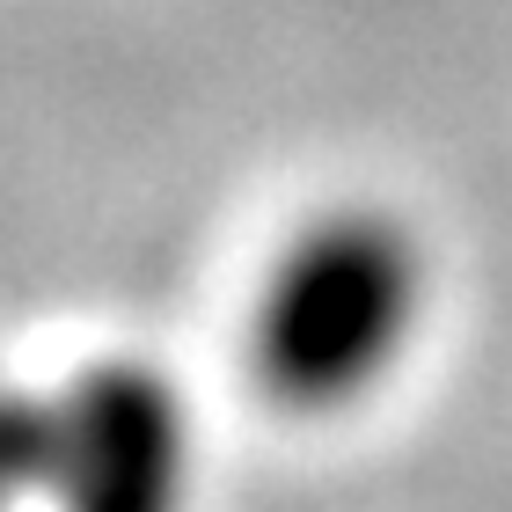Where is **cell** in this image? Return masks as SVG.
<instances>
[{
    "label": "cell",
    "instance_id": "obj_4",
    "mask_svg": "<svg viewBox=\"0 0 512 512\" xmlns=\"http://www.w3.org/2000/svg\"><path fill=\"white\" fill-rule=\"evenodd\" d=\"M0 512H15V505H0Z\"/></svg>",
    "mask_w": 512,
    "mask_h": 512
},
{
    "label": "cell",
    "instance_id": "obj_3",
    "mask_svg": "<svg viewBox=\"0 0 512 512\" xmlns=\"http://www.w3.org/2000/svg\"><path fill=\"white\" fill-rule=\"evenodd\" d=\"M66 461V388L0 381V505L52 498Z\"/></svg>",
    "mask_w": 512,
    "mask_h": 512
},
{
    "label": "cell",
    "instance_id": "obj_1",
    "mask_svg": "<svg viewBox=\"0 0 512 512\" xmlns=\"http://www.w3.org/2000/svg\"><path fill=\"white\" fill-rule=\"evenodd\" d=\"M425 256L410 227L344 205L271 264L249 315V374L286 410H344L366 395L417 330Z\"/></svg>",
    "mask_w": 512,
    "mask_h": 512
},
{
    "label": "cell",
    "instance_id": "obj_2",
    "mask_svg": "<svg viewBox=\"0 0 512 512\" xmlns=\"http://www.w3.org/2000/svg\"><path fill=\"white\" fill-rule=\"evenodd\" d=\"M191 491V417L169 374L103 359L66 381V461L52 483L59 512H183Z\"/></svg>",
    "mask_w": 512,
    "mask_h": 512
}]
</instances>
